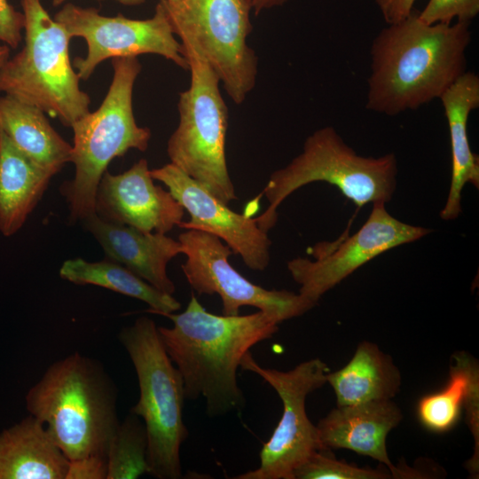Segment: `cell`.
Returning <instances> with one entry per match:
<instances>
[{
    "mask_svg": "<svg viewBox=\"0 0 479 479\" xmlns=\"http://www.w3.org/2000/svg\"><path fill=\"white\" fill-rule=\"evenodd\" d=\"M391 479L385 468L361 467L337 459L329 450L313 452L294 472V479Z\"/></svg>",
    "mask_w": 479,
    "mask_h": 479,
    "instance_id": "26",
    "label": "cell"
},
{
    "mask_svg": "<svg viewBox=\"0 0 479 479\" xmlns=\"http://www.w3.org/2000/svg\"><path fill=\"white\" fill-rule=\"evenodd\" d=\"M106 457L88 456L69 460L66 479H106Z\"/></svg>",
    "mask_w": 479,
    "mask_h": 479,
    "instance_id": "29",
    "label": "cell"
},
{
    "mask_svg": "<svg viewBox=\"0 0 479 479\" xmlns=\"http://www.w3.org/2000/svg\"><path fill=\"white\" fill-rule=\"evenodd\" d=\"M178 241L186 255L182 271L189 285L199 294H218L224 315H239L241 307L252 306L279 324L317 305L299 293L268 290L249 281L230 264L229 246L211 233L187 229Z\"/></svg>",
    "mask_w": 479,
    "mask_h": 479,
    "instance_id": "12",
    "label": "cell"
},
{
    "mask_svg": "<svg viewBox=\"0 0 479 479\" xmlns=\"http://www.w3.org/2000/svg\"><path fill=\"white\" fill-rule=\"evenodd\" d=\"M24 15L22 50L0 67V92L35 106L71 127L90 112V98L69 56L72 39L41 0H20Z\"/></svg>",
    "mask_w": 479,
    "mask_h": 479,
    "instance_id": "6",
    "label": "cell"
},
{
    "mask_svg": "<svg viewBox=\"0 0 479 479\" xmlns=\"http://www.w3.org/2000/svg\"><path fill=\"white\" fill-rule=\"evenodd\" d=\"M447 120L452 153V175L446 202L440 211L443 220L458 218L461 195L467 184L479 188V159L470 148L467 122L470 113L479 107V76L466 71L439 98Z\"/></svg>",
    "mask_w": 479,
    "mask_h": 479,
    "instance_id": "18",
    "label": "cell"
},
{
    "mask_svg": "<svg viewBox=\"0 0 479 479\" xmlns=\"http://www.w3.org/2000/svg\"><path fill=\"white\" fill-rule=\"evenodd\" d=\"M451 362L446 385L438 391L422 397L417 404L419 421L434 433H445L456 426L463 409L472 371L478 365L465 351L453 354Z\"/></svg>",
    "mask_w": 479,
    "mask_h": 479,
    "instance_id": "24",
    "label": "cell"
},
{
    "mask_svg": "<svg viewBox=\"0 0 479 479\" xmlns=\"http://www.w3.org/2000/svg\"><path fill=\"white\" fill-rule=\"evenodd\" d=\"M0 130L26 155L54 174L71 161L72 145L35 106L8 95L0 97Z\"/></svg>",
    "mask_w": 479,
    "mask_h": 479,
    "instance_id": "22",
    "label": "cell"
},
{
    "mask_svg": "<svg viewBox=\"0 0 479 479\" xmlns=\"http://www.w3.org/2000/svg\"><path fill=\"white\" fill-rule=\"evenodd\" d=\"M24 15L17 12L7 0H0V40L16 49L21 42Z\"/></svg>",
    "mask_w": 479,
    "mask_h": 479,
    "instance_id": "28",
    "label": "cell"
},
{
    "mask_svg": "<svg viewBox=\"0 0 479 479\" xmlns=\"http://www.w3.org/2000/svg\"><path fill=\"white\" fill-rule=\"evenodd\" d=\"M169 5H177L181 0H164Z\"/></svg>",
    "mask_w": 479,
    "mask_h": 479,
    "instance_id": "34",
    "label": "cell"
},
{
    "mask_svg": "<svg viewBox=\"0 0 479 479\" xmlns=\"http://www.w3.org/2000/svg\"><path fill=\"white\" fill-rule=\"evenodd\" d=\"M240 367L256 373L279 395L283 406L280 420L260 452V466L236 479H294V470L313 452L321 450L318 430L309 419V394L326 383L327 365L319 358L298 364L288 371L263 367L248 351Z\"/></svg>",
    "mask_w": 479,
    "mask_h": 479,
    "instance_id": "10",
    "label": "cell"
},
{
    "mask_svg": "<svg viewBox=\"0 0 479 479\" xmlns=\"http://www.w3.org/2000/svg\"><path fill=\"white\" fill-rule=\"evenodd\" d=\"M479 12V0H428L421 12L420 20L427 24L470 22Z\"/></svg>",
    "mask_w": 479,
    "mask_h": 479,
    "instance_id": "27",
    "label": "cell"
},
{
    "mask_svg": "<svg viewBox=\"0 0 479 479\" xmlns=\"http://www.w3.org/2000/svg\"><path fill=\"white\" fill-rule=\"evenodd\" d=\"M154 180L163 183L190 215L178 227L211 233L239 255L251 270L263 271L271 260V241L259 228L255 218L240 214L211 194L199 182L172 163L151 169Z\"/></svg>",
    "mask_w": 479,
    "mask_h": 479,
    "instance_id": "14",
    "label": "cell"
},
{
    "mask_svg": "<svg viewBox=\"0 0 479 479\" xmlns=\"http://www.w3.org/2000/svg\"><path fill=\"white\" fill-rule=\"evenodd\" d=\"M397 175L394 153L359 155L334 127L326 126L310 134L302 152L271 175L262 193L269 206L255 221L268 232L277 223L279 206L299 188L318 181L334 185L359 208L368 203L386 204L396 190Z\"/></svg>",
    "mask_w": 479,
    "mask_h": 479,
    "instance_id": "5",
    "label": "cell"
},
{
    "mask_svg": "<svg viewBox=\"0 0 479 479\" xmlns=\"http://www.w3.org/2000/svg\"><path fill=\"white\" fill-rule=\"evenodd\" d=\"M175 35L184 47L191 82L179 94V122L168 140V156L170 163L228 205L237 195L226 161L228 108L221 82L192 35L185 31Z\"/></svg>",
    "mask_w": 479,
    "mask_h": 479,
    "instance_id": "7",
    "label": "cell"
},
{
    "mask_svg": "<svg viewBox=\"0 0 479 479\" xmlns=\"http://www.w3.org/2000/svg\"><path fill=\"white\" fill-rule=\"evenodd\" d=\"M335 395L336 405L390 400L400 390L402 377L391 356L377 344L359 342L349 361L326 373Z\"/></svg>",
    "mask_w": 479,
    "mask_h": 479,
    "instance_id": "21",
    "label": "cell"
},
{
    "mask_svg": "<svg viewBox=\"0 0 479 479\" xmlns=\"http://www.w3.org/2000/svg\"><path fill=\"white\" fill-rule=\"evenodd\" d=\"M0 130V232L12 236L24 224L53 176Z\"/></svg>",
    "mask_w": 479,
    "mask_h": 479,
    "instance_id": "20",
    "label": "cell"
},
{
    "mask_svg": "<svg viewBox=\"0 0 479 479\" xmlns=\"http://www.w3.org/2000/svg\"><path fill=\"white\" fill-rule=\"evenodd\" d=\"M69 459L29 415L0 433V479H66Z\"/></svg>",
    "mask_w": 479,
    "mask_h": 479,
    "instance_id": "19",
    "label": "cell"
},
{
    "mask_svg": "<svg viewBox=\"0 0 479 479\" xmlns=\"http://www.w3.org/2000/svg\"><path fill=\"white\" fill-rule=\"evenodd\" d=\"M469 27L427 24L413 10L381 29L370 50L366 109L393 116L439 98L467 71Z\"/></svg>",
    "mask_w": 479,
    "mask_h": 479,
    "instance_id": "1",
    "label": "cell"
},
{
    "mask_svg": "<svg viewBox=\"0 0 479 479\" xmlns=\"http://www.w3.org/2000/svg\"><path fill=\"white\" fill-rule=\"evenodd\" d=\"M415 0H375L388 25L406 19L413 11Z\"/></svg>",
    "mask_w": 479,
    "mask_h": 479,
    "instance_id": "30",
    "label": "cell"
},
{
    "mask_svg": "<svg viewBox=\"0 0 479 479\" xmlns=\"http://www.w3.org/2000/svg\"><path fill=\"white\" fill-rule=\"evenodd\" d=\"M431 232L391 216L386 204L373 203L372 211L357 232L310 248L315 260L296 257L287 270L300 285L299 294L318 304L321 296L358 268L384 252L416 241Z\"/></svg>",
    "mask_w": 479,
    "mask_h": 479,
    "instance_id": "13",
    "label": "cell"
},
{
    "mask_svg": "<svg viewBox=\"0 0 479 479\" xmlns=\"http://www.w3.org/2000/svg\"><path fill=\"white\" fill-rule=\"evenodd\" d=\"M251 12L258 14L262 11L283 5L287 0H244Z\"/></svg>",
    "mask_w": 479,
    "mask_h": 479,
    "instance_id": "31",
    "label": "cell"
},
{
    "mask_svg": "<svg viewBox=\"0 0 479 479\" xmlns=\"http://www.w3.org/2000/svg\"><path fill=\"white\" fill-rule=\"evenodd\" d=\"M403 419L399 406L390 400L336 405L316 425L321 450L346 449L377 460L392 478H412V470L392 464L387 436Z\"/></svg>",
    "mask_w": 479,
    "mask_h": 479,
    "instance_id": "16",
    "label": "cell"
},
{
    "mask_svg": "<svg viewBox=\"0 0 479 479\" xmlns=\"http://www.w3.org/2000/svg\"><path fill=\"white\" fill-rule=\"evenodd\" d=\"M67 0H52L54 6L60 5ZM124 5H139L145 3V0H114Z\"/></svg>",
    "mask_w": 479,
    "mask_h": 479,
    "instance_id": "32",
    "label": "cell"
},
{
    "mask_svg": "<svg viewBox=\"0 0 479 479\" xmlns=\"http://www.w3.org/2000/svg\"><path fill=\"white\" fill-rule=\"evenodd\" d=\"M10 57V47L6 44L0 45V67Z\"/></svg>",
    "mask_w": 479,
    "mask_h": 479,
    "instance_id": "33",
    "label": "cell"
},
{
    "mask_svg": "<svg viewBox=\"0 0 479 479\" xmlns=\"http://www.w3.org/2000/svg\"><path fill=\"white\" fill-rule=\"evenodd\" d=\"M117 388L103 365L74 352L52 363L26 395L29 413L41 420L69 460L106 457L120 420Z\"/></svg>",
    "mask_w": 479,
    "mask_h": 479,
    "instance_id": "3",
    "label": "cell"
},
{
    "mask_svg": "<svg viewBox=\"0 0 479 479\" xmlns=\"http://www.w3.org/2000/svg\"><path fill=\"white\" fill-rule=\"evenodd\" d=\"M173 326H158L169 358L181 373L185 399L203 397L211 418L240 411L245 398L237 381L242 357L255 344L271 338L279 323L257 311L216 315L192 294L181 313H165Z\"/></svg>",
    "mask_w": 479,
    "mask_h": 479,
    "instance_id": "2",
    "label": "cell"
},
{
    "mask_svg": "<svg viewBox=\"0 0 479 479\" xmlns=\"http://www.w3.org/2000/svg\"><path fill=\"white\" fill-rule=\"evenodd\" d=\"M166 9L174 34L188 33L223 83L230 98L241 104L254 89L257 57L247 44L251 10L244 0H181Z\"/></svg>",
    "mask_w": 479,
    "mask_h": 479,
    "instance_id": "9",
    "label": "cell"
},
{
    "mask_svg": "<svg viewBox=\"0 0 479 479\" xmlns=\"http://www.w3.org/2000/svg\"><path fill=\"white\" fill-rule=\"evenodd\" d=\"M137 373L139 398L130 412L143 420L149 474L158 479L183 477L180 448L189 436L180 372L167 354L155 322L140 317L118 335Z\"/></svg>",
    "mask_w": 479,
    "mask_h": 479,
    "instance_id": "8",
    "label": "cell"
},
{
    "mask_svg": "<svg viewBox=\"0 0 479 479\" xmlns=\"http://www.w3.org/2000/svg\"><path fill=\"white\" fill-rule=\"evenodd\" d=\"M112 65V82L100 106L71 126L75 176L60 192L72 222L95 214L97 189L109 163L130 149L145 151L151 138V130L138 126L133 113V88L141 71L137 57L114 58Z\"/></svg>",
    "mask_w": 479,
    "mask_h": 479,
    "instance_id": "4",
    "label": "cell"
},
{
    "mask_svg": "<svg viewBox=\"0 0 479 479\" xmlns=\"http://www.w3.org/2000/svg\"><path fill=\"white\" fill-rule=\"evenodd\" d=\"M99 243L107 259L122 264L158 290L173 294L167 273L169 261L183 254L181 243L164 233L145 232L106 222L93 214L82 221Z\"/></svg>",
    "mask_w": 479,
    "mask_h": 479,
    "instance_id": "17",
    "label": "cell"
},
{
    "mask_svg": "<svg viewBox=\"0 0 479 479\" xmlns=\"http://www.w3.org/2000/svg\"><path fill=\"white\" fill-rule=\"evenodd\" d=\"M147 435L140 418L130 412L120 422L106 451V479H135L149 474Z\"/></svg>",
    "mask_w": 479,
    "mask_h": 479,
    "instance_id": "25",
    "label": "cell"
},
{
    "mask_svg": "<svg viewBox=\"0 0 479 479\" xmlns=\"http://www.w3.org/2000/svg\"><path fill=\"white\" fill-rule=\"evenodd\" d=\"M59 276L76 285H94L140 300L149 305V311L159 315L181 308L173 294L158 290L127 267L107 258L99 262L68 259L62 263Z\"/></svg>",
    "mask_w": 479,
    "mask_h": 479,
    "instance_id": "23",
    "label": "cell"
},
{
    "mask_svg": "<svg viewBox=\"0 0 479 479\" xmlns=\"http://www.w3.org/2000/svg\"><path fill=\"white\" fill-rule=\"evenodd\" d=\"M54 20L68 35L82 37L87 43L84 58L75 59L80 79L87 80L96 67L107 59L160 55L183 69H188L184 47L176 38L166 9L161 0L153 17L133 20L122 15H101L98 9L65 4Z\"/></svg>",
    "mask_w": 479,
    "mask_h": 479,
    "instance_id": "11",
    "label": "cell"
},
{
    "mask_svg": "<svg viewBox=\"0 0 479 479\" xmlns=\"http://www.w3.org/2000/svg\"><path fill=\"white\" fill-rule=\"evenodd\" d=\"M185 211L169 190L154 184L145 159L121 174L106 171L95 196V214L101 219L145 232L166 234L179 225Z\"/></svg>",
    "mask_w": 479,
    "mask_h": 479,
    "instance_id": "15",
    "label": "cell"
}]
</instances>
